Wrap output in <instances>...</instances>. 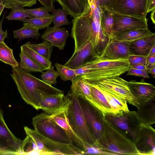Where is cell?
<instances>
[{
    "label": "cell",
    "mask_w": 155,
    "mask_h": 155,
    "mask_svg": "<svg viewBox=\"0 0 155 155\" xmlns=\"http://www.w3.org/2000/svg\"><path fill=\"white\" fill-rule=\"evenodd\" d=\"M12 67V73L10 75L21 98L37 110L40 109V104L44 96L64 93L18 67Z\"/></svg>",
    "instance_id": "obj_1"
},
{
    "label": "cell",
    "mask_w": 155,
    "mask_h": 155,
    "mask_svg": "<svg viewBox=\"0 0 155 155\" xmlns=\"http://www.w3.org/2000/svg\"><path fill=\"white\" fill-rule=\"evenodd\" d=\"M91 62L90 71L86 74L77 76L91 83L119 77L127 71L130 67L127 59L110 60L98 56Z\"/></svg>",
    "instance_id": "obj_2"
},
{
    "label": "cell",
    "mask_w": 155,
    "mask_h": 155,
    "mask_svg": "<svg viewBox=\"0 0 155 155\" xmlns=\"http://www.w3.org/2000/svg\"><path fill=\"white\" fill-rule=\"evenodd\" d=\"M96 142L97 147L117 155H138L134 143L105 119L103 133Z\"/></svg>",
    "instance_id": "obj_3"
},
{
    "label": "cell",
    "mask_w": 155,
    "mask_h": 155,
    "mask_svg": "<svg viewBox=\"0 0 155 155\" xmlns=\"http://www.w3.org/2000/svg\"><path fill=\"white\" fill-rule=\"evenodd\" d=\"M66 96L68 100L66 108L67 117L72 129L83 141L95 146L96 140L86 121L78 97L70 90Z\"/></svg>",
    "instance_id": "obj_4"
},
{
    "label": "cell",
    "mask_w": 155,
    "mask_h": 155,
    "mask_svg": "<svg viewBox=\"0 0 155 155\" xmlns=\"http://www.w3.org/2000/svg\"><path fill=\"white\" fill-rule=\"evenodd\" d=\"M34 130L51 140L66 144L72 143L65 131L45 112L38 114L32 118Z\"/></svg>",
    "instance_id": "obj_5"
},
{
    "label": "cell",
    "mask_w": 155,
    "mask_h": 155,
    "mask_svg": "<svg viewBox=\"0 0 155 155\" xmlns=\"http://www.w3.org/2000/svg\"><path fill=\"white\" fill-rule=\"evenodd\" d=\"M105 118L134 143L142 124L136 111L121 110L116 114L105 115Z\"/></svg>",
    "instance_id": "obj_6"
},
{
    "label": "cell",
    "mask_w": 155,
    "mask_h": 155,
    "mask_svg": "<svg viewBox=\"0 0 155 155\" xmlns=\"http://www.w3.org/2000/svg\"><path fill=\"white\" fill-rule=\"evenodd\" d=\"M78 97L86 121L97 141L104 131L105 115L85 99Z\"/></svg>",
    "instance_id": "obj_7"
},
{
    "label": "cell",
    "mask_w": 155,
    "mask_h": 155,
    "mask_svg": "<svg viewBox=\"0 0 155 155\" xmlns=\"http://www.w3.org/2000/svg\"><path fill=\"white\" fill-rule=\"evenodd\" d=\"M90 12V31L89 41L93 45L98 56L103 52L109 39L102 32L100 24L101 10L100 7L96 3L91 6Z\"/></svg>",
    "instance_id": "obj_8"
},
{
    "label": "cell",
    "mask_w": 155,
    "mask_h": 155,
    "mask_svg": "<svg viewBox=\"0 0 155 155\" xmlns=\"http://www.w3.org/2000/svg\"><path fill=\"white\" fill-rule=\"evenodd\" d=\"M147 2V0H115L104 7L114 13L146 19Z\"/></svg>",
    "instance_id": "obj_9"
},
{
    "label": "cell",
    "mask_w": 155,
    "mask_h": 155,
    "mask_svg": "<svg viewBox=\"0 0 155 155\" xmlns=\"http://www.w3.org/2000/svg\"><path fill=\"white\" fill-rule=\"evenodd\" d=\"M22 141L8 127L0 107V155H21Z\"/></svg>",
    "instance_id": "obj_10"
},
{
    "label": "cell",
    "mask_w": 155,
    "mask_h": 155,
    "mask_svg": "<svg viewBox=\"0 0 155 155\" xmlns=\"http://www.w3.org/2000/svg\"><path fill=\"white\" fill-rule=\"evenodd\" d=\"M113 18L111 39L119 34L130 31L148 28L147 19L114 12Z\"/></svg>",
    "instance_id": "obj_11"
},
{
    "label": "cell",
    "mask_w": 155,
    "mask_h": 155,
    "mask_svg": "<svg viewBox=\"0 0 155 155\" xmlns=\"http://www.w3.org/2000/svg\"><path fill=\"white\" fill-rule=\"evenodd\" d=\"M127 83L128 81L117 77L91 84L107 92L126 99L129 104L136 106L135 98L130 90Z\"/></svg>",
    "instance_id": "obj_12"
},
{
    "label": "cell",
    "mask_w": 155,
    "mask_h": 155,
    "mask_svg": "<svg viewBox=\"0 0 155 155\" xmlns=\"http://www.w3.org/2000/svg\"><path fill=\"white\" fill-rule=\"evenodd\" d=\"M134 144L138 155H155V129L151 125L142 124Z\"/></svg>",
    "instance_id": "obj_13"
},
{
    "label": "cell",
    "mask_w": 155,
    "mask_h": 155,
    "mask_svg": "<svg viewBox=\"0 0 155 155\" xmlns=\"http://www.w3.org/2000/svg\"><path fill=\"white\" fill-rule=\"evenodd\" d=\"M130 90L134 96L137 107L139 105L155 97V87L146 82L143 79L138 82L135 80L128 81Z\"/></svg>",
    "instance_id": "obj_14"
},
{
    "label": "cell",
    "mask_w": 155,
    "mask_h": 155,
    "mask_svg": "<svg viewBox=\"0 0 155 155\" xmlns=\"http://www.w3.org/2000/svg\"><path fill=\"white\" fill-rule=\"evenodd\" d=\"M98 56L91 43L88 41L78 51L74 52L72 56L64 65L69 68L75 69L94 60Z\"/></svg>",
    "instance_id": "obj_15"
},
{
    "label": "cell",
    "mask_w": 155,
    "mask_h": 155,
    "mask_svg": "<svg viewBox=\"0 0 155 155\" xmlns=\"http://www.w3.org/2000/svg\"><path fill=\"white\" fill-rule=\"evenodd\" d=\"M67 104L64 108L51 115H50L51 117L54 121L65 131L71 140L72 143L84 151V154L87 147L91 145L81 140L72 129L69 124L67 117L66 108Z\"/></svg>",
    "instance_id": "obj_16"
},
{
    "label": "cell",
    "mask_w": 155,
    "mask_h": 155,
    "mask_svg": "<svg viewBox=\"0 0 155 155\" xmlns=\"http://www.w3.org/2000/svg\"><path fill=\"white\" fill-rule=\"evenodd\" d=\"M36 132L44 146L52 155L84 154L83 150L73 144L64 143L54 141L44 137Z\"/></svg>",
    "instance_id": "obj_17"
},
{
    "label": "cell",
    "mask_w": 155,
    "mask_h": 155,
    "mask_svg": "<svg viewBox=\"0 0 155 155\" xmlns=\"http://www.w3.org/2000/svg\"><path fill=\"white\" fill-rule=\"evenodd\" d=\"M130 55L128 41H117L110 40L98 57L110 60L127 59Z\"/></svg>",
    "instance_id": "obj_18"
},
{
    "label": "cell",
    "mask_w": 155,
    "mask_h": 155,
    "mask_svg": "<svg viewBox=\"0 0 155 155\" xmlns=\"http://www.w3.org/2000/svg\"><path fill=\"white\" fill-rule=\"evenodd\" d=\"M68 103L67 96L63 93L44 96L40 105V109L51 115L64 108Z\"/></svg>",
    "instance_id": "obj_19"
},
{
    "label": "cell",
    "mask_w": 155,
    "mask_h": 155,
    "mask_svg": "<svg viewBox=\"0 0 155 155\" xmlns=\"http://www.w3.org/2000/svg\"><path fill=\"white\" fill-rule=\"evenodd\" d=\"M67 14L74 18L82 15L91 9L90 5L95 0H56Z\"/></svg>",
    "instance_id": "obj_20"
},
{
    "label": "cell",
    "mask_w": 155,
    "mask_h": 155,
    "mask_svg": "<svg viewBox=\"0 0 155 155\" xmlns=\"http://www.w3.org/2000/svg\"><path fill=\"white\" fill-rule=\"evenodd\" d=\"M70 35L68 31L64 27L54 28L49 26L42 34L41 38L50 42L53 46L63 50Z\"/></svg>",
    "instance_id": "obj_21"
},
{
    "label": "cell",
    "mask_w": 155,
    "mask_h": 155,
    "mask_svg": "<svg viewBox=\"0 0 155 155\" xmlns=\"http://www.w3.org/2000/svg\"><path fill=\"white\" fill-rule=\"evenodd\" d=\"M155 45V34L128 41L130 55L147 56L150 51Z\"/></svg>",
    "instance_id": "obj_22"
},
{
    "label": "cell",
    "mask_w": 155,
    "mask_h": 155,
    "mask_svg": "<svg viewBox=\"0 0 155 155\" xmlns=\"http://www.w3.org/2000/svg\"><path fill=\"white\" fill-rule=\"evenodd\" d=\"M136 111L137 115L145 125H149L155 123V97L139 105Z\"/></svg>",
    "instance_id": "obj_23"
},
{
    "label": "cell",
    "mask_w": 155,
    "mask_h": 155,
    "mask_svg": "<svg viewBox=\"0 0 155 155\" xmlns=\"http://www.w3.org/2000/svg\"><path fill=\"white\" fill-rule=\"evenodd\" d=\"M71 81L72 84L70 91L78 97L83 98L93 105L94 101L91 96L88 84L78 76Z\"/></svg>",
    "instance_id": "obj_24"
},
{
    "label": "cell",
    "mask_w": 155,
    "mask_h": 155,
    "mask_svg": "<svg viewBox=\"0 0 155 155\" xmlns=\"http://www.w3.org/2000/svg\"><path fill=\"white\" fill-rule=\"evenodd\" d=\"M86 81L90 87L91 96L94 101L93 105L100 110L104 115L114 114L104 95L95 86Z\"/></svg>",
    "instance_id": "obj_25"
},
{
    "label": "cell",
    "mask_w": 155,
    "mask_h": 155,
    "mask_svg": "<svg viewBox=\"0 0 155 155\" xmlns=\"http://www.w3.org/2000/svg\"><path fill=\"white\" fill-rule=\"evenodd\" d=\"M93 84L104 95L111 106L114 114H117L121 110H129L127 104V101L126 99L107 92L94 84Z\"/></svg>",
    "instance_id": "obj_26"
},
{
    "label": "cell",
    "mask_w": 155,
    "mask_h": 155,
    "mask_svg": "<svg viewBox=\"0 0 155 155\" xmlns=\"http://www.w3.org/2000/svg\"><path fill=\"white\" fill-rule=\"evenodd\" d=\"M101 10L100 24L104 35L110 40L112 38L114 12L104 6L100 7Z\"/></svg>",
    "instance_id": "obj_27"
},
{
    "label": "cell",
    "mask_w": 155,
    "mask_h": 155,
    "mask_svg": "<svg viewBox=\"0 0 155 155\" xmlns=\"http://www.w3.org/2000/svg\"><path fill=\"white\" fill-rule=\"evenodd\" d=\"M23 26L20 29L13 31L14 37L18 39V41L22 39L30 38L38 39L40 36L39 28L30 23L25 22Z\"/></svg>",
    "instance_id": "obj_28"
},
{
    "label": "cell",
    "mask_w": 155,
    "mask_h": 155,
    "mask_svg": "<svg viewBox=\"0 0 155 155\" xmlns=\"http://www.w3.org/2000/svg\"><path fill=\"white\" fill-rule=\"evenodd\" d=\"M153 33L148 28L134 30L119 34L110 40L117 41H130L151 35Z\"/></svg>",
    "instance_id": "obj_29"
},
{
    "label": "cell",
    "mask_w": 155,
    "mask_h": 155,
    "mask_svg": "<svg viewBox=\"0 0 155 155\" xmlns=\"http://www.w3.org/2000/svg\"><path fill=\"white\" fill-rule=\"evenodd\" d=\"M20 60L18 62V67L26 72H43V69L31 59L21 48L19 54Z\"/></svg>",
    "instance_id": "obj_30"
},
{
    "label": "cell",
    "mask_w": 155,
    "mask_h": 155,
    "mask_svg": "<svg viewBox=\"0 0 155 155\" xmlns=\"http://www.w3.org/2000/svg\"><path fill=\"white\" fill-rule=\"evenodd\" d=\"M21 48L31 59L39 65L44 71L47 70L51 65V61L46 59L25 44L21 46Z\"/></svg>",
    "instance_id": "obj_31"
},
{
    "label": "cell",
    "mask_w": 155,
    "mask_h": 155,
    "mask_svg": "<svg viewBox=\"0 0 155 155\" xmlns=\"http://www.w3.org/2000/svg\"><path fill=\"white\" fill-rule=\"evenodd\" d=\"M25 44L30 47L46 59L50 61L53 46L48 41L45 40L41 43L32 44L28 42Z\"/></svg>",
    "instance_id": "obj_32"
},
{
    "label": "cell",
    "mask_w": 155,
    "mask_h": 155,
    "mask_svg": "<svg viewBox=\"0 0 155 155\" xmlns=\"http://www.w3.org/2000/svg\"><path fill=\"white\" fill-rule=\"evenodd\" d=\"M0 60L12 67H18V62L13 56V50L8 47L4 42H0Z\"/></svg>",
    "instance_id": "obj_33"
},
{
    "label": "cell",
    "mask_w": 155,
    "mask_h": 155,
    "mask_svg": "<svg viewBox=\"0 0 155 155\" xmlns=\"http://www.w3.org/2000/svg\"><path fill=\"white\" fill-rule=\"evenodd\" d=\"M51 12L53 16L52 22L54 24V28H58L62 26L70 24L67 18V13L63 8L56 9L54 8Z\"/></svg>",
    "instance_id": "obj_34"
},
{
    "label": "cell",
    "mask_w": 155,
    "mask_h": 155,
    "mask_svg": "<svg viewBox=\"0 0 155 155\" xmlns=\"http://www.w3.org/2000/svg\"><path fill=\"white\" fill-rule=\"evenodd\" d=\"M54 66L59 76L64 81H71L77 76L75 69L69 68L58 63H55Z\"/></svg>",
    "instance_id": "obj_35"
},
{
    "label": "cell",
    "mask_w": 155,
    "mask_h": 155,
    "mask_svg": "<svg viewBox=\"0 0 155 155\" xmlns=\"http://www.w3.org/2000/svg\"><path fill=\"white\" fill-rule=\"evenodd\" d=\"M24 129L26 135L30 137L36 144L40 153V155H52L39 138L35 130L26 126L24 127Z\"/></svg>",
    "instance_id": "obj_36"
},
{
    "label": "cell",
    "mask_w": 155,
    "mask_h": 155,
    "mask_svg": "<svg viewBox=\"0 0 155 155\" xmlns=\"http://www.w3.org/2000/svg\"><path fill=\"white\" fill-rule=\"evenodd\" d=\"M21 150V155H40V153L34 141L28 135L22 141Z\"/></svg>",
    "instance_id": "obj_37"
},
{
    "label": "cell",
    "mask_w": 155,
    "mask_h": 155,
    "mask_svg": "<svg viewBox=\"0 0 155 155\" xmlns=\"http://www.w3.org/2000/svg\"><path fill=\"white\" fill-rule=\"evenodd\" d=\"M53 15H51L48 17L26 18L24 22L30 23L39 29H44L49 26L53 21Z\"/></svg>",
    "instance_id": "obj_38"
},
{
    "label": "cell",
    "mask_w": 155,
    "mask_h": 155,
    "mask_svg": "<svg viewBox=\"0 0 155 155\" xmlns=\"http://www.w3.org/2000/svg\"><path fill=\"white\" fill-rule=\"evenodd\" d=\"M21 7H17L11 9V11L5 18L8 20H16L24 22L27 18L33 17L27 13Z\"/></svg>",
    "instance_id": "obj_39"
},
{
    "label": "cell",
    "mask_w": 155,
    "mask_h": 155,
    "mask_svg": "<svg viewBox=\"0 0 155 155\" xmlns=\"http://www.w3.org/2000/svg\"><path fill=\"white\" fill-rule=\"evenodd\" d=\"M5 8L12 9L17 7H31L37 3L36 0H0Z\"/></svg>",
    "instance_id": "obj_40"
},
{
    "label": "cell",
    "mask_w": 155,
    "mask_h": 155,
    "mask_svg": "<svg viewBox=\"0 0 155 155\" xmlns=\"http://www.w3.org/2000/svg\"><path fill=\"white\" fill-rule=\"evenodd\" d=\"M54 67L51 65L47 71L43 72L41 75L42 80L46 83L51 85L56 84V79L59 75L58 72L54 69Z\"/></svg>",
    "instance_id": "obj_41"
},
{
    "label": "cell",
    "mask_w": 155,
    "mask_h": 155,
    "mask_svg": "<svg viewBox=\"0 0 155 155\" xmlns=\"http://www.w3.org/2000/svg\"><path fill=\"white\" fill-rule=\"evenodd\" d=\"M24 10L33 17H46L51 15L49 13V10L44 6L34 9H25Z\"/></svg>",
    "instance_id": "obj_42"
},
{
    "label": "cell",
    "mask_w": 155,
    "mask_h": 155,
    "mask_svg": "<svg viewBox=\"0 0 155 155\" xmlns=\"http://www.w3.org/2000/svg\"><path fill=\"white\" fill-rule=\"evenodd\" d=\"M96 154L101 155H117L112 152L101 149L96 146H88L84 154Z\"/></svg>",
    "instance_id": "obj_43"
},
{
    "label": "cell",
    "mask_w": 155,
    "mask_h": 155,
    "mask_svg": "<svg viewBox=\"0 0 155 155\" xmlns=\"http://www.w3.org/2000/svg\"><path fill=\"white\" fill-rule=\"evenodd\" d=\"M147 56L131 55L128 58L130 65L141 64L146 66Z\"/></svg>",
    "instance_id": "obj_44"
},
{
    "label": "cell",
    "mask_w": 155,
    "mask_h": 155,
    "mask_svg": "<svg viewBox=\"0 0 155 155\" xmlns=\"http://www.w3.org/2000/svg\"><path fill=\"white\" fill-rule=\"evenodd\" d=\"M127 75L141 77L144 78H150V77L146 71L136 69L131 67H130L127 71Z\"/></svg>",
    "instance_id": "obj_45"
},
{
    "label": "cell",
    "mask_w": 155,
    "mask_h": 155,
    "mask_svg": "<svg viewBox=\"0 0 155 155\" xmlns=\"http://www.w3.org/2000/svg\"><path fill=\"white\" fill-rule=\"evenodd\" d=\"M41 4L46 8L49 11L51 12L54 8V3L55 2V0H38Z\"/></svg>",
    "instance_id": "obj_46"
},
{
    "label": "cell",
    "mask_w": 155,
    "mask_h": 155,
    "mask_svg": "<svg viewBox=\"0 0 155 155\" xmlns=\"http://www.w3.org/2000/svg\"><path fill=\"white\" fill-rule=\"evenodd\" d=\"M4 15L5 14H3L2 18L0 21V42H4L5 39L7 38L8 35L7 30L4 31L2 30V25Z\"/></svg>",
    "instance_id": "obj_47"
},
{
    "label": "cell",
    "mask_w": 155,
    "mask_h": 155,
    "mask_svg": "<svg viewBox=\"0 0 155 155\" xmlns=\"http://www.w3.org/2000/svg\"><path fill=\"white\" fill-rule=\"evenodd\" d=\"M155 66V55L147 56L146 65V69Z\"/></svg>",
    "instance_id": "obj_48"
},
{
    "label": "cell",
    "mask_w": 155,
    "mask_h": 155,
    "mask_svg": "<svg viewBox=\"0 0 155 155\" xmlns=\"http://www.w3.org/2000/svg\"><path fill=\"white\" fill-rule=\"evenodd\" d=\"M154 9H155V0H147V13L151 12Z\"/></svg>",
    "instance_id": "obj_49"
},
{
    "label": "cell",
    "mask_w": 155,
    "mask_h": 155,
    "mask_svg": "<svg viewBox=\"0 0 155 155\" xmlns=\"http://www.w3.org/2000/svg\"><path fill=\"white\" fill-rule=\"evenodd\" d=\"M96 2L99 7H106L115 0H95Z\"/></svg>",
    "instance_id": "obj_50"
},
{
    "label": "cell",
    "mask_w": 155,
    "mask_h": 155,
    "mask_svg": "<svg viewBox=\"0 0 155 155\" xmlns=\"http://www.w3.org/2000/svg\"><path fill=\"white\" fill-rule=\"evenodd\" d=\"M130 67L133 68L141 70L146 71V66L141 64L130 65Z\"/></svg>",
    "instance_id": "obj_51"
},
{
    "label": "cell",
    "mask_w": 155,
    "mask_h": 155,
    "mask_svg": "<svg viewBox=\"0 0 155 155\" xmlns=\"http://www.w3.org/2000/svg\"><path fill=\"white\" fill-rule=\"evenodd\" d=\"M146 71L147 73L150 74L153 78L155 77V66L146 69Z\"/></svg>",
    "instance_id": "obj_52"
},
{
    "label": "cell",
    "mask_w": 155,
    "mask_h": 155,
    "mask_svg": "<svg viewBox=\"0 0 155 155\" xmlns=\"http://www.w3.org/2000/svg\"><path fill=\"white\" fill-rule=\"evenodd\" d=\"M150 15V18L151 20L153 22V23L154 24H155V9L153 10L152 11Z\"/></svg>",
    "instance_id": "obj_53"
},
{
    "label": "cell",
    "mask_w": 155,
    "mask_h": 155,
    "mask_svg": "<svg viewBox=\"0 0 155 155\" xmlns=\"http://www.w3.org/2000/svg\"><path fill=\"white\" fill-rule=\"evenodd\" d=\"M155 55V45L152 47L147 56Z\"/></svg>",
    "instance_id": "obj_54"
},
{
    "label": "cell",
    "mask_w": 155,
    "mask_h": 155,
    "mask_svg": "<svg viewBox=\"0 0 155 155\" xmlns=\"http://www.w3.org/2000/svg\"><path fill=\"white\" fill-rule=\"evenodd\" d=\"M5 8L4 5L0 0V16Z\"/></svg>",
    "instance_id": "obj_55"
}]
</instances>
